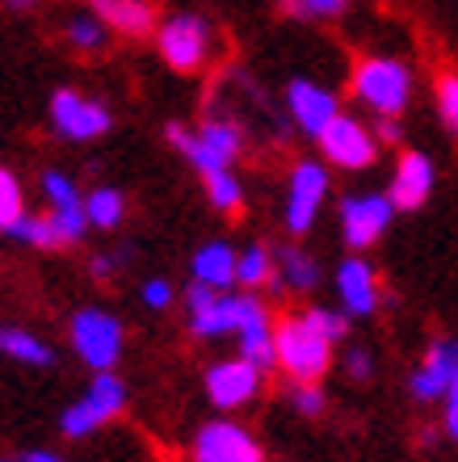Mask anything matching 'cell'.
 <instances>
[{
  "instance_id": "obj_1",
  "label": "cell",
  "mask_w": 458,
  "mask_h": 462,
  "mask_svg": "<svg viewBox=\"0 0 458 462\" xmlns=\"http://www.w3.org/2000/svg\"><path fill=\"white\" fill-rule=\"evenodd\" d=\"M277 365L294 383H320L332 365V341L324 332H315L307 316H286L277 324Z\"/></svg>"
},
{
  "instance_id": "obj_2",
  "label": "cell",
  "mask_w": 458,
  "mask_h": 462,
  "mask_svg": "<svg viewBox=\"0 0 458 462\" xmlns=\"http://www.w3.org/2000/svg\"><path fill=\"white\" fill-rule=\"evenodd\" d=\"M353 97L370 106L379 118H396L408 106L412 93V76L399 60H362L353 68Z\"/></svg>"
},
{
  "instance_id": "obj_3",
  "label": "cell",
  "mask_w": 458,
  "mask_h": 462,
  "mask_svg": "<svg viewBox=\"0 0 458 462\" xmlns=\"http://www.w3.org/2000/svg\"><path fill=\"white\" fill-rule=\"evenodd\" d=\"M231 324L240 337V357H248L257 370L277 365V332L269 324L266 307L257 303V294H231Z\"/></svg>"
},
{
  "instance_id": "obj_4",
  "label": "cell",
  "mask_w": 458,
  "mask_h": 462,
  "mask_svg": "<svg viewBox=\"0 0 458 462\" xmlns=\"http://www.w3.org/2000/svg\"><path fill=\"white\" fill-rule=\"evenodd\" d=\"M122 408H126V387H122V378H114L109 370H101V374L93 378L89 395L63 412L60 425H63V433H68V438H85V433L101 429L106 420H114Z\"/></svg>"
},
{
  "instance_id": "obj_5",
  "label": "cell",
  "mask_w": 458,
  "mask_h": 462,
  "mask_svg": "<svg viewBox=\"0 0 458 462\" xmlns=\"http://www.w3.org/2000/svg\"><path fill=\"white\" fill-rule=\"evenodd\" d=\"M156 47L173 72H198L206 63V55H210V30H206L202 17L182 13V17H169L160 25Z\"/></svg>"
},
{
  "instance_id": "obj_6",
  "label": "cell",
  "mask_w": 458,
  "mask_h": 462,
  "mask_svg": "<svg viewBox=\"0 0 458 462\" xmlns=\"http://www.w3.org/2000/svg\"><path fill=\"white\" fill-rule=\"evenodd\" d=\"M72 345L85 357V365H93L97 374H101V370H109V365L118 362L122 324L114 316H106V311H97V307H85V311L72 316Z\"/></svg>"
},
{
  "instance_id": "obj_7",
  "label": "cell",
  "mask_w": 458,
  "mask_h": 462,
  "mask_svg": "<svg viewBox=\"0 0 458 462\" xmlns=\"http://www.w3.org/2000/svg\"><path fill=\"white\" fill-rule=\"evenodd\" d=\"M320 147L341 169H370L374 156H379V139L370 134V126H362L350 114H337V118L328 122L324 134H320Z\"/></svg>"
},
{
  "instance_id": "obj_8",
  "label": "cell",
  "mask_w": 458,
  "mask_h": 462,
  "mask_svg": "<svg viewBox=\"0 0 458 462\" xmlns=\"http://www.w3.org/2000/svg\"><path fill=\"white\" fill-rule=\"evenodd\" d=\"M396 207H391V198L383 194H353L345 198V207H341V231H345V244L350 248H370L379 236L387 231Z\"/></svg>"
},
{
  "instance_id": "obj_9",
  "label": "cell",
  "mask_w": 458,
  "mask_h": 462,
  "mask_svg": "<svg viewBox=\"0 0 458 462\" xmlns=\"http://www.w3.org/2000/svg\"><path fill=\"white\" fill-rule=\"evenodd\" d=\"M193 458L198 462H266L261 446L253 441V433L231 420H215L206 425L193 441Z\"/></svg>"
},
{
  "instance_id": "obj_10",
  "label": "cell",
  "mask_w": 458,
  "mask_h": 462,
  "mask_svg": "<svg viewBox=\"0 0 458 462\" xmlns=\"http://www.w3.org/2000/svg\"><path fill=\"white\" fill-rule=\"evenodd\" d=\"M51 122L68 139H97V134L109 131V110L101 101H89L80 93H72V88H60L51 97Z\"/></svg>"
},
{
  "instance_id": "obj_11",
  "label": "cell",
  "mask_w": 458,
  "mask_h": 462,
  "mask_svg": "<svg viewBox=\"0 0 458 462\" xmlns=\"http://www.w3.org/2000/svg\"><path fill=\"white\" fill-rule=\"evenodd\" d=\"M261 391V370L248 357H228L206 370V395L219 408H240Z\"/></svg>"
},
{
  "instance_id": "obj_12",
  "label": "cell",
  "mask_w": 458,
  "mask_h": 462,
  "mask_svg": "<svg viewBox=\"0 0 458 462\" xmlns=\"http://www.w3.org/2000/svg\"><path fill=\"white\" fill-rule=\"evenodd\" d=\"M324 194H328V172L320 164H312V160L294 164V172H290V198H286V231L303 236V231L312 227Z\"/></svg>"
},
{
  "instance_id": "obj_13",
  "label": "cell",
  "mask_w": 458,
  "mask_h": 462,
  "mask_svg": "<svg viewBox=\"0 0 458 462\" xmlns=\"http://www.w3.org/2000/svg\"><path fill=\"white\" fill-rule=\"evenodd\" d=\"M458 383V341H437L425 357V365L412 374L416 400H446V391Z\"/></svg>"
},
{
  "instance_id": "obj_14",
  "label": "cell",
  "mask_w": 458,
  "mask_h": 462,
  "mask_svg": "<svg viewBox=\"0 0 458 462\" xmlns=\"http://www.w3.org/2000/svg\"><path fill=\"white\" fill-rule=\"evenodd\" d=\"M286 101H290V114H294V122H299L307 134H324V126L332 118H337V97L328 93V88L312 85V80H290L286 88Z\"/></svg>"
},
{
  "instance_id": "obj_15",
  "label": "cell",
  "mask_w": 458,
  "mask_h": 462,
  "mask_svg": "<svg viewBox=\"0 0 458 462\" xmlns=\"http://www.w3.org/2000/svg\"><path fill=\"white\" fill-rule=\"evenodd\" d=\"M190 328L198 337H223V332H236L231 324V294L210 291L202 282L190 286Z\"/></svg>"
},
{
  "instance_id": "obj_16",
  "label": "cell",
  "mask_w": 458,
  "mask_h": 462,
  "mask_svg": "<svg viewBox=\"0 0 458 462\" xmlns=\"http://www.w3.org/2000/svg\"><path fill=\"white\" fill-rule=\"evenodd\" d=\"M434 189V164L421 156V152H404L396 169V181H391V207L396 210H416Z\"/></svg>"
},
{
  "instance_id": "obj_17",
  "label": "cell",
  "mask_w": 458,
  "mask_h": 462,
  "mask_svg": "<svg viewBox=\"0 0 458 462\" xmlns=\"http://www.w3.org/2000/svg\"><path fill=\"white\" fill-rule=\"evenodd\" d=\"M337 291L345 299L350 316H374V307H379V278H374V269L366 265L362 256H350L337 269Z\"/></svg>"
},
{
  "instance_id": "obj_18",
  "label": "cell",
  "mask_w": 458,
  "mask_h": 462,
  "mask_svg": "<svg viewBox=\"0 0 458 462\" xmlns=\"http://www.w3.org/2000/svg\"><path fill=\"white\" fill-rule=\"evenodd\" d=\"M193 282H202L210 291H228L231 282H236V265H240V253L228 248V244H202L198 253H193Z\"/></svg>"
},
{
  "instance_id": "obj_19",
  "label": "cell",
  "mask_w": 458,
  "mask_h": 462,
  "mask_svg": "<svg viewBox=\"0 0 458 462\" xmlns=\"http://www.w3.org/2000/svg\"><path fill=\"white\" fill-rule=\"evenodd\" d=\"M101 22L126 38H147L156 30V9L147 0H101Z\"/></svg>"
},
{
  "instance_id": "obj_20",
  "label": "cell",
  "mask_w": 458,
  "mask_h": 462,
  "mask_svg": "<svg viewBox=\"0 0 458 462\" xmlns=\"http://www.w3.org/2000/svg\"><path fill=\"white\" fill-rule=\"evenodd\" d=\"M0 353H9V357H17V362H25V365L55 362L51 345H42L38 337H30V332H22V328H0Z\"/></svg>"
},
{
  "instance_id": "obj_21",
  "label": "cell",
  "mask_w": 458,
  "mask_h": 462,
  "mask_svg": "<svg viewBox=\"0 0 458 462\" xmlns=\"http://www.w3.org/2000/svg\"><path fill=\"white\" fill-rule=\"evenodd\" d=\"M198 139H202L210 152H215L219 160H236L240 156V147H244V134H240V126L236 122H223V118H210V122H202V131H198Z\"/></svg>"
},
{
  "instance_id": "obj_22",
  "label": "cell",
  "mask_w": 458,
  "mask_h": 462,
  "mask_svg": "<svg viewBox=\"0 0 458 462\" xmlns=\"http://www.w3.org/2000/svg\"><path fill=\"white\" fill-rule=\"evenodd\" d=\"M274 261H277V269H282V282H286L290 291H312L315 278H320V273H315V261L303 253V248H277Z\"/></svg>"
},
{
  "instance_id": "obj_23",
  "label": "cell",
  "mask_w": 458,
  "mask_h": 462,
  "mask_svg": "<svg viewBox=\"0 0 458 462\" xmlns=\"http://www.w3.org/2000/svg\"><path fill=\"white\" fill-rule=\"evenodd\" d=\"M269 278H274V253H269V248L253 244L248 253H240V265H236V282H240L244 291L253 294L257 286H269Z\"/></svg>"
},
{
  "instance_id": "obj_24",
  "label": "cell",
  "mask_w": 458,
  "mask_h": 462,
  "mask_svg": "<svg viewBox=\"0 0 458 462\" xmlns=\"http://www.w3.org/2000/svg\"><path fill=\"white\" fill-rule=\"evenodd\" d=\"M85 215L93 227H118L122 215H126V198L118 194V189H93V194L85 198Z\"/></svg>"
},
{
  "instance_id": "obj_25",
  "label": "cell",
  "mask_w": 458,
  "mask_h": 462,
  "mask_svg": "<svg viewBox=\"0 0 458 462\" xmlns=\"http://www.w3.org/2000/svg\"><path fill=\"white\" fill-rule=\"evenodd\" d=\"M202 181H206V194H210L215 210H223V215H240V207H244V189H240V181L231 177V169L206 172Z\"/></svg>"
},
{
  "instance_id": "obj_26",
  "label": "cell",
  "mask_w": 458,
  "mask_h": 462,
  "mask_svg": "<svg viewBox=\"0 0 458 462\" xmlns=\"http://www.w3.org/2000/svg\"><path fill=\"white\" fill-rule=\"evenodd\" d=\"M25 219L22 210V185L9 169H0V231H13L17 223Z\"/></svg>"
},
{
  "instance_id": "obj_27",
  "label": "cell",
  "mask_w": 458,
  "mask_h": 462,
  "mask_svg": "<svg viewBox=\"0 0 458 462\" xmlns=\"http://www.w3.org/2000/svg\"><path fill=\"white\" fill-rule=\"evenodd\" d=\"M13 236H22L25 244H34V248H60L63 244V236H60V227H55V219L51 215H25L17 227H13Z\"/></svg>"
},
{
  "instance_id": "obj_28",
  "label": "cell",
  "mask_w": 458,
  "mask_h": 462,
  "mask_svg": "<svg viewBox=\"0 0 458 462\" xmlns=\"http://www.w3.org/2000/svg\"><path fill=\"white\" fill-rule=\"evenodd\" d=\"M303 316H307V324H312L315 332H324L328 341H341V337L350 332V319L341 316V311H332V307H307Z\"/></svg>"
},
{
  "instance_id": "obj_29",
  "label": "cell",
  "mask_w": 458,
  "mask_h": 462,
  "mask_svg": "<svg viewBox=\"0 0 458 462\" xmlns=\"http://www.w3.org/2000/svg\"><path fill=\"white\" fill-rule=\"evenodd\" d=\"M42 194H47L51 210H60V207H80V194H76L72 177H63V172H47V177H42Z\"/></svg>"
},
{
  "instance_id": "obj_30",
  "label": "cell",
  "mask_w": 458,
  "mask_h": 462,
  "mask_svg": "<svg viewBox=\"0 0 458 462\" xmlns=\"http://www.w3.org/2000/svg\"><path fill=\"white\" fill-rule=\"evenodd\" d=\"M51 219H55V227H60L63 244H76V240H80V236L89 231L85 202H80V207H60V210H51Z\"/></svg>"
},
{
  "instance_id": "obj_31",
  "label": "cell",
  "mask_w": 458,
  "mask_h": 462,
  "mask_svg": "<svg viewBox=\"0 0 458 462\" xmlns=\"http://www.w3.org/2000/svg\"><path fill=\"white\" fill-rule=\"evenodd\" d=\"M68 38H72L76 51H97L101 42H106V25L97 22V17H72V25H68Z\"/></svg>"
},
{
  "instance_id": "obj_32",
  "label": "cell",
  "mask_w": 458,
  "mask_h": 462,
  "mask_svg": "<svg viewBox=\"0 0 458 462\" xmlns=\"http://www.w3.org/2000/svg\"><path fill=\"white\" fill-rule=\"evenodd\" d=\"M437 110L446 118V126L458 134V72L437 76Z\"/></svg>"
},
{
  "instance_id": "obj_33",
  "label": "cell",
  "mask_w": 458,
  "mask_h": 462,
  "mask_svg": "<svg viewBox=\"0 0 458 462\" xmlns=\"http://www.w3.org/2000/svg\"><path fill=\"white\" fill-rule=\"evenodd\" d=\"M294 17H341L350 0H282Z\"/></svg>"
},
{
  "instance_id": "obj_34",
  "label": "cell",
  "mask_w": 458,
  "mask_h": 462,
  "mask_svg": "<svg viewBox=\"0 0 458 462\" xmlns=\"http://www.w3.org/2000/svg\"><path fill=\"white\" fill-rule=\"evenodd\" d=\"M294 408H299L303 416H320V412H324V395L315 391V383H299V391H294Z\"/></svg>"
},
{
  "instance_id": "obj_35",
  "label": "cell",
  "mask_w": 458,
  "mask_h": 462,
  "mask_svg": "<svg viewBox=\"0 0 458 462\" xmlns=\"http://www.w3.org/2000/svg\"><path fill=\"white\" fill-rule=\"evenodd\" d=\"M144 303H147V307H156V311H164V307L173 303V286H169L164 278L147 282V286H144Z\"/></svg>"
},
{
  "instance_id": "obj_36",
  "label": "cell",
  "mask_w": 458,
  "mask_h": 462,
  "mask_svg": "<svg viewBox=\"0 0 458 462\" xmlns=\"http://www.w3.org/2000/svg\"><path fill=\"white\" fill-rule=\"evenodd\" d=\"M345 370H350V378H370V353H366V349H350Z\"/></svg>"
},
{
  "instance_id": "obj_37",
  "label": "cell",
  "mask_w": 458,
  "mask_h": 462,
  "mask_svg": "<svg viewBox=\"0 0 458 462\" xmlns=\"http://www.w3.org/2000/svg\"><path fill=\"white\" fill-rule=\"evenodd\" d=\"M446 433L458 441V383L446 391Z\"/></svg>"
},
{
  "instance_id": "obj_38",
  "label": "cell",
  "mask_w": 458,
  "mask_h": 462,
  "mask_svg": "<svg viewBox=\"0 0 458 462\" xmlns=\"http://www.w3.org/2000/svg\"><path fill=\"white\" fill-rule=\"evenodd\" d=\"M374 139H383V143H396V139H399V122H396V118H383V122H379V134H374Z\"/></svg>"
},
{
  "instance_id": "obj_39",
  "label": "cell",
  "mask_w": 458,
  "mask_h": 462,
  "mask_svg": "<svg viewBox=\"0 0 458 462\" xmlns=\"http://www.w3.org/2000/svg\"><path fill=\"white\" fill-rule=\"evenodd\" d=\"M25 462H63L60 454H51V450H30L25 454Z\"/></svg>"
},
{
  "instance_id": "obj_40",
  "label": "cell",
  "mask_w": 458,
  "mask_h": 462,
  "mask_svg": "<svg viewBox=\"0 0 458 462\" xmlns=\"http://www.w3.org/2000/svg\"><path fill=\"white\" fill-rule=\"evenodd\" d=\"M5 5H9V9H34L38 0H5Z\"/></svg>"
},
{
  "instance_id": "obj_41",
  "label": "cell",
  "mask_w": 458,
  "mask_h": 462,
  "mask_svg": "<svg viewBox=\"0 0 458 462\" xmlns=\"http://www.w3.org/2000/svg\"><path fill=\"white\" fill-rule=\"evenodd\" d=\"M97 5H101V0H97Z\"/></svg>"
},
{
  "instance_id": "obj_42",
  "label": "cell",
  "mask_w": 458,
  "mask_h": 462,
  "mask_svg": "<svg viewBox=\"0 0 458 462\" xmlns=\"http://www.w3.org/2000/svg\"><path fill=\"white\" fill-rule=\"evenodd\" d=\"M0 462H5V458H0Z\"/></svg>"
}]
</instances>
